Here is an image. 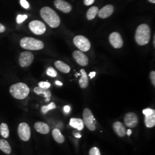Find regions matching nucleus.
Segmentation results:
<instances>
[{
    "instance_id": "nucleus-19",
    "label": "nucleus",
    "mask_w": 155,
    "mask_h": 155,
    "mask_svg": "<svg viewBox=\"0 0 155 155\" xmlns=\"http://www.w3.org/2000/svg\"><path fill=\"white\" fill-rule=\"evenodd\" d=\"M34 92L36 94H43L45 98V102H49L50 97L51 96V93L48 89H45L40 88V87H36L34 89Z\"/></svg>"
},
{
    "instance_id": "nucleus-31",
    "label": "nucleus",
    "mask_w": 155,
    "mask_h": 155,
    "mask_svg": "<svg viewBox=\"0 0 155 155\" xmlns=\"http://www.w3.org/2000/svg\"><path fill=\"white\" fill-rule=\"evenodd\" d=\"M154 111H155V110L151 109L150 108H147V109H145L143 110V113L145 115V116H148L151 115Z\"/></svg>"
},
{
    "instance_id": "nucleus-32",
    "label": "nucleus",
    "mask_w": 155,
    "mask_h": 155,
    "mask_svg": "<svg viewBox=\"0 0 155 155\" xmlns=\"http://www.w3.org/2000/svg\"><path fill=\"white\" fill-rule=\"evenodd\" d=\"M150 77L152 84L153 85V86H155V72L154 71L150 72Z\"/></svg>"
},
{
    "instance_id": "nucleus-7",
    "label": "nucleus",
    "mask_w": 155,
    "mask_h": 155,
    "mask_svg": "<svg viewBox=\"0 0 155 155\" xmlns=\"http://www.w3.org/2000/svg\"><path fill=\"white\" fill-rule=\"evenodd\" d=\"M18 134L20 139L24 141H28L30 139L31 132V128L25 122L20 123L18 127Z\"/></svg>"
},
{
    "instance_id": "nucleus-37",
    "label": "nucleus",
    "mask_w": 155,
    "mask_h": 155,
    "mask_svg": "<svg viewBox=\"0 0 155 155\" xmlns=\"http://www.w3.org/2000/svg\"><path fill=\"white\" fill-rule=\"evenodd\" d=\"M73 134H74V136L75 137H77V138H81V134H80L79 133H78L77 132H73Z\"/></svg>"
},
{
    "instance_id": "nucleus-3",
    "label": "nucleus",
    "mask_w": 155,
    "mask_h": 155,
    "mask_svg": "<svg viewBox=\"0 0 155 155\" xmlns=\"http://www.w3.org/2000/svg\"><path fill=\"white\" fill-rule=\"evenodd\" d=\"M12 95L17 100H23L28 97L30 89L25 83L20 82L12 85L9 89Z\"/></svg>"
},
{
    "instance_id": "nucleus-41",
    "label": "nucleus",
    "mask_w": 155,
    "mask_h": 155,
    "mask_svg": "<svg viewBox=\"0 0 155 155\" xmlns=\"http://www.w3.org/2000/svg\"><path fill=\"white\" fill-rule=\"evenodd\" d=\"M148 1L151 3H153V4H155V0H148Z\"/></svg>"
},
{
    "instance_id": "nucleus-39",
    "label": "nucleus",
    "mask_w": 155,
    "mask_h": 155,
    "mask_svg": "<svg viewBox=\"0 0 155 155\" xmlns=\"http://www.w3.org/2000/svg\"><path fill=\"white\" fill-rule=\"evenodd\" d=\"M132 130L130 129H127V132H126V134H127V136H130L131 135V134H132Z\"/></svg>"
},
{
    "instance_id": "nucleus-22",
    "label": "nucleus",
    "mask_w": 155,
    "mask_h": 155,
    "mask_svg": "<svg viewBox=\"0 0 155 155\" xmlns=\"http://www.w3.org/2000/svg\"><path fill=\"white\" fill-rule=\"evenodd\" d=\"M0 150L7 155H9L11 153V147L9 143L4 139L0 140Z\"/></svg>"
},
{
    "instance_id": "nucleus-25",
    "label": "nucleus",
    "mask_w": 155,
    "mask_h": 155,
    "mask_svg": "<svg viewBox=\"0 0 155 155\" xmlns=\"http://www.w3.org/2000/svg\"><path fill=\"white\" fill-rule=\"evenodd\" d=\"M0 134L4 138H8L9 136V130L8 125L5 123H2L0 125Z\"/></svg>"
},
{
    "instance_id": "nucleus-28",
    "label": "nucleus",
    "mask_w": 155,
    "mask_h": 155,
    "mask_svg": "<svg viewBox=\"0 0 155 155\" xmlns=\"http://www.w3.org/2000/svg\"><path fill=\"white\" fill-rule=\"evenodd\" d=\"M27 18H28V16L26 15H18L17 16V24H20L24 22Z\"/></svg>"
},
{
    "instance_id": "nucleus-27",
    "label": "nucleus",
    "mask_w": 155,
    "mask_h": 155,
    "mask_svg": "<svg viewBox=\"0 0 155 155\" xmlns=\"http://www.w3.org/2000/svg\"><path fill=\"white\" fill-rule=\"evenodd\" d=\"M46 73L48 76L51 77H56L58 75V73L56 72V71L52 67H50L47 69Z\"/></svg>"
},
{
    "instance_id": "nucleus-23",
    "label": "nucleus",
    "mask_w": 155,
    "mask_h": 155,
    "mask_svg": "<svg viewBox=\"0 0 155 155\" xmlns=\"http://www.w3.org/2000/svg\"><path fill=\"white\" fill-rule=\"evenodd\" d=\"M145 124L147 127H153L155 125V111L151 115L145 117Z\"/></svg>"
},
{
    "instance_id": "nucleus-36",
    "label": "nucleus",
    "mask_w": 155,
    "mask_h": 155,
    "mask_svg": "<svg viewBox=\"0 0 155 155\" xmlns=\"http://www.w3.org/2000/svg\"><path fill=\"white\" fill-rule=\"evenodd\" d=\"M70 109H70V107L69 106L66 105L64 107V111L65 113H68L70 112Z\"/></svg>"
},
{
    "instance_id": "nucleus-16",
    "label": "nucleus",
    "mask_w": 155,
    "mask_h": 155,
    "mask_svg": "<svg viewBox=\"0 0 155 155\" xmlns=\"http://www.w3.org/2000/svg\"><path fill=\"white\" fill-rule=\"evenodd\" d=\"M35 130L41 134H46L50 132V129L48 124L43 122H37L35 124Z\"/></svg>"
},
{
    "instance_id": "nucleus-18",
    "label": "nucleus",
    "mask_w": 155,
    "mask_h": 155,
    "mask_svg": "<svg viewBox=\"0 0 155 155\" xmlns=\"http://www.w3.org/2000/svg\"><path fill=\"white\" fill-rule=\"evenodd\" d=\"M70 125L72 127L77 129L79 131L82 130L84 127V123L83 120L81 118H72L70 119Z\"/></svg>"
},
{
    "instance_id": "nucleus-14",
    "label": "nucleus",
    "mask_w": 155,
    "mask_h": 155,
    "mask_svg": "<svg viewBox=\"0 0 155 155\" xmlns=\"http://www.w3.org/2000/svg\"><path fill=\"white\" fill-rule=\"evenodd\" d=\"M114 12V7L111 5H107L101 9L98 12V16L101 18H106L110 16Z\"/></svg>"
},
{
    "instance_id": "nucleus-8",
    "label": "nucleus",
    "mask_w": 155,
    "mask_h": 155,
    "mask_svg": "<svg viewBox=\"0 0 155 155\" xmlns=\"http://www.w3.org/2000/svg\"><path fill=\"white\" fill-rule=\"evenodd\" d=\"M29 28L31 32L37 35H43L46 31L45 24L39 20H33L29 22Z\"/></svg>"
},
{
    "instance_id": "nucleus-30",
    "label": "nucleus",
    "mask_w": 155,
    "mask_h": 155,
    "mask_svg": "<svg viewBox=\"0 0 155 155\" xmlns=\"http://www.w3.org/2000/svg\"><path fill=\"white\" fill-rule=\"evenodd\" d=\"M89 155H101L100 150L97 147H93L89 151Z\"/></svg>"
},
{
    "instance_id": "nucleus-34",
    "label": "nucleus",
    "mask_w": 155,
    "mask_h": 155,
    "mask_svg": "<svg viewBox=\"0 0 155 155\" xmlns=\"http://www.w3.org/2000/svg\"><path fill=\"white\" fill-rule=\"evenodd\" d=\"M95 0H84V4L86 6H90L92 5L94 2Z\"/></svg>"
},
{
    "instance_id": "nucleus-4",
    "label": "nucleus",
    "mask_w": 155,
    "mask_h": 155,
    "mask_svg": "<svg viewBox=\"0 0 155 155\" xmlns=\"http://www.w3.org/2000/svg\"><path fill=\"white\" fill-rule=\"evenodd\" d=\"M20 45L24 49L33 51L42 50L45 47L43 41L31 37H25L21 39Z\"/></svg>"
},
{
    "instance_id": "nucleus-35",
    "label": "nucleus",
    "mask_w": 155,
    "mask_h": 155,
    "mask_svg": "<svg viewBox=\"0 0 155 155\" xmlns=\"http://www.w3.org/2000/svg\"><path fill=\"white\" fill-rule=\"evenodd\" d=\"M5 27L4 25H2V24L0 23V33L4 32L5 31Z\"/></svg>"
},
{
    "instance_id": "nucleus-20",
    "label": "nucleus",
    "mask_w": 155,
    "mask_h": 155,
    "mask_svg": "<svg viewBox=\"0 0 155 155\" xmlns=\"http://www.w3.org/2000/svg\"><path fill=\"white\" fill-rule=\"evenodd\" d=\"M52 137L54 139V140L57 143H58L59 144H61L64 142V140H65L64 137L61 134V132L59 129H58L57 128L54 129L52 132Z\"/></svg>"
},
{
    "instance_id": "nucleus-17",
    "label": "nucleus",
    "mask_w": 155,
    "mask_h": 155,
    "mask_svg": "<svg viewBox=\"0 0 155 155\" xmlns=\"http://www.w3.org/2000/svg\"><path fill=\"white\" fill-rule=\"evenodd\" d=\"M81 78L79 81V84L81 88L85 89L89 85L88 75L84 69L81 70Z\"/></svg>"
},
{
    "instance_id": "nucleus-15",
    "label": "nucleus",
    "mask_w": 155,
    "mask_h": 155,
    "mask_svg": "<svg viewBox=\"0 0 155 155\" xmlns=\"http://www.w3.org/2000/svg\"><path fill=\"white\" fill-rule=\"evenodd\" d=\"M113 128L114 132L119 137H124L126 134V129L124 125L120 121H116L114 122L113 125Z\"/></svg>"
},
{
    "instance_id": "nucleus-33",
    "label": "nucleus",
    "mask_w": 155,
    "mask_h": 155,
    "mask_svg": "<svg viewBox=\"0 0 155 155\" xmlns=\"http://www.w3.org/2000/svg\"><path fill=\"white\" fill-rule=\"evenodd\" d=\"M20 4L25 9H28L29 8V4L27 0H20Z\"/></svg>"
},
{
    "instance_id": "nucleus-24",
    "label": "nucleus",
    "mask_w": 155,
    "mask_h": 155,
    "mask_svg": "<svg viewBox=\"0 0 155 155\" xmlns=\"http://www.w3.org/2000/svg\"><path fill=\"white\" fill-rule=\"evenodd\" d=\"M98 11H99V9L97 6H94L91 7L87 12V15H86L87 18L89 20H93L95 16L97 15Z\"/></svg>"
},
{
    "instance_id": "nucleus-42",
    "label": "nucleus",
    "mask_w": 155,
    "mask_h": 155,
    "mask_svg": "<svg viewBox=\"0 0 155 155\" xmlns=\"http://www.w3.org/2000/svg\"><path fill=\"white\" fill-rule=\"evenodd\" d=\"M153 46H155V36H154V38H153Z\"/></svg>"
},
{
    "instance_id": "nucleus-10",
    "label": "nucleus",
    "mask_w": 155,
    "mask_h": 155,
    "mask_svg": "<svg viewBox=\"0 0 155 155\" xmlns=\"http://www.w3.org/2000/svg\"><path fill=\"white\" fill-rule=\"evenodd\" d=\"M124 123L128 127H135L139 123L138 117L133 112L127 113L124 117Z\"/></svg>"
},
{
    "instance_id": "nucleus-40",
    "label": "nucleus",
    "mask_w": 155,
    "mask_h": 155,
    "mask_svg": "<svg viewBox=\"0 0 155 155\" xmlns=\"http://www.w3.org/2000/svg\"><path fill=\"white\" fill-rule=\"evenodd\" d=\"M55 83L58 86H62L63 85V83H61V82H60L59 81H56Z\"/></svg>"
},
{
    "instance_id": "nucleus-21",
    "label": "nucleus",
    "mask_w": 155,
    "mask_h": 155,
    "mask_svg": "<svg viewBox=\"0 0 155 155\" xmlns=\"http://www.w3.org/2000/svg\"><path fill=\"white\" fill-rule=\"evenodd\" d=\"M55 66L58 70L63 73L67 74L70 71V67L67 65L65 63H64L63 61H55Z\"/></svg>"
},
{
    "instance_id": "nucleus-5",
    "label": "nucleus",
    "mask_w": 155,
    "mask_h": 155,
    "mask_svg": "<svg viewBox=\"0 0 155 155\" xmlns=\"http://www.w3.org/2000/svg\"><path fill=\"white\" fill-rule=\"evenodd\" d=\"M75 45L82 52L88 51L91 47V44L89 39L82 35L76 36L73 40Z\"/></svg>"
},
{
    "instance_id": "nucleus-1",
    "label": "nucleus",
    "mask_w": 155,
    "mask_h": 155,
    "mask_svg": "<svg viewBox=\"0 0 155 155\" xmlns=\"http://www.w3.org/2000/svg\"><path fill=\"white\" fill-rule=\"evenodd\" d=\"M40 16L48 24L50 27L57 28L61 24V19L58 15L54 10L48 6H45L41 9Z\"/></svg>"
},
{
    "instance_id": "nucleus-12",
    "label": "nucleus",
    "mask_w": 155,
    "mask_h": 155,
    "mask_svg": "<svg viewBox=\"0 0 155 155\" xmlns=\"http://www.w3.org/2000/svg\"><path fill=\"white\" fill-rule=\"evenodd\" d=\"M72 56L78 64L82 66H86L89 63V58L83 52L81 51H75L72 53Z\"/></svg>"
},
{
    "instance_id": "nucleus-2",
    "label": "nucleus",
    "mask_w": 155,
    "mask_h": 155,
    "mask_svg": "<svg viewBox=\"0 0 155 155\" xmlns=\"http://www.w3.org/2000/svg\"><path fill=\"white\" fill-rule=\"evenodd\" d=\"M150 35L151 32L150 27L146 24H141L136 29L135 40L140 45H147L150 42Z\"/></svg>"
},
{
    "instance_id": "nucleus-6",
    "label": "nucleus",
    "mask_w": 155,
    "mask_h": 155,
    "mask_svg": "<svg viewBox=\"0 0 155 155\" xmlns=\"http://www.w3.org/2000/svg\"><path fill=\"white\" fill-rule=\"evenodd\" d=\"M83 123L85 124L86 127L89 129L90 130L94 131L96 129V127L95 125V118L94 116L89 109L86 108L84 109L83 112Z\"/></svg>"
},
{
    "instance_id": "nucleus-11",
    "label": "nucleus",
    "mask_w": 155,
    "mask_h": 155,
    "mask_svg": "<svg viewBox=\"0 0 155 155\" xmlns=\"http://www.w3.org/2000/svg\"><path fill=\"white\" fill-rule=\"evenodd\" d=\"M109 42L114 48H121L123 46L124 42L120 34L117 32L111 33L109 36Z\"/></svg>"
},
{
    "instance_id": "nucleus-26",
    "label": "nucleus",
    "mask_w": 155,
    "mask_h": 155,
    "mask_svg": "<svg viewBox=\"0 0 155 155\" xmlns=\"http://www.w3.org/2000/svg\"><path fill=\"white\" fill-rule=\"evenodd\" d=\"M56 108V105L54 102H51L50 103V104L48 105L47 106H44L41 107V111L43 113H47L48 111L50 110H52V109H54Z\"/></svg>"
},
{
    "instance_id": "nucleus-9",
    "label": "nucleus",
    "mask_w": 155,
    "mask_h": 155,
    "mask_svg": "<svg viewBox=\"0 0 155 155\" xmlns=\"http://www.w3.org/2000/svg\"><path fill=\"white\" fill-rule=\"evenodd\" d=\"M34 59L33 54L29 51L22 52L20 54L18 59L19 64L22 67H27L29 66Z\"/></svg>"
},
{
    "instance_id": "nucleus-13",
    "label": "nucleus",
    "mask_w": 155,
    "mask_h": 155,
    "mask_svg": "<svg viewBox=\"0 0 155 155\" xmlns=\"http://www.w3.org/2000/svg\"><path fill=\"white\" fill-rule=\"evenodd\" d=\"M54 5L58 10L65 13H68L72 10L71 5L63 0H55L54 1Z\"/></svg>"
},
{
    "instance_id": "nucleus-29",
    "label": "nucleus",
    "mask_w": 155,
    "mask_h": 155,
    "mask_svg": "<svg viewBox=\"0 0 155 155\" xmlns=\"http://www.w3.org/2000/svg\"><path fill=\"white\" fill-rule=\"evenodd\" d=\"M38 85H39V87L42 89H48L51 87V84L49 82H44V81L40 82Z\"/></svg>"
},
{
    "instance_id": "nucleus-38",
    "label": "nucleus",
    "mask_w": 155,
    "mask_h": 155,
    "mask_svg": "<svg viewBox=\"0 0 155 155\" xmlns=\"http://www.w3.org/2000/svg\"><path fill=\"white\" fill-rule=\"evenodd\" d=\"M96 75V72L93 71V72H91L89 74V77L90 78V79H93V78L95 77Z\"/></svg>"
}]
</instances>
